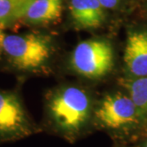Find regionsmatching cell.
I'll return each instance as SVG.
<instances>
[{
  "mask_svg": "<svg viewBox=\"0 0 147 147\" xmlns=\"http://www.w3.org/2000/svg\"><path fill=\"white\" fill-rule=\"evenodd\" d=\"M34 131V127L18 95L0 90V142L20 140Z\"/></svg>",
  "mask_w": 147,
  "mask_h": 147,
  "instance_id": "obj_5",
  "label": "cell"
},
{
  "mask_svg": "<svg viewBox=\"0 0 147 147\" xmlns=\"http://www.w3.org/2000/svg\"><path fill=\"white\" fill-rule=\"evenodd\" d=\"M47 107L54 126L67 136L77 135L84 129L92 111L88 95L74 86L57 91L51 96Z\"/></svg>",
  "mask_w": 147,
  "mask_h": 147,
  "instance_id": "obj_1",
  "label": "cell"
},
{
  "mask_svg": "<svg viewBox=\"0 0 147 147\" xmlns=\"http://www.w3.org/2000/svg\"><path fill=\"white\" fill-rule=\"evenodd\" d=\"M123 61L131 77H147V31L129 32L127 38Z\"/></svg>",
  "mask_w": 147,
  "mask_h": 147,
  "instance_id": "obj_6",
  "label": "cell"
},
{
  "mask_svg": "<svg viewBox=\"0 0 147 147\" xmlns=\"http://www.w3.org/2000/svg\"><path fill=\"white\" fill-rule=\"evenodd\" d=\"M6 34L3 32V30L0 28V55L3 54V40Z\"/></svg>",
  "mask_w": 147,
  "mask_h": 147,
  "instance_id": "obj_12",
  "label": "cell"
},
{
  "mask_svg": "<svg viewBox=\"0 0 147 147\" xmlns=\"http://www.w3.org/2000/svg\"><path fill=\"white\" fill-rule=\"evenodd\" d=\"M94 118L100 127L113 131L124 130L143 120L131 97L122 93L105 96L96 108Z\"/></svg>",
  "mask_w": 147,
  "mask_h": 147,
  "instance_id": "obj_4",
  "label": "cell"
},
{
  "mask_svg": "<svg viewBox=\"0 0 147 147\" xmlns=\"http://www.w3.org/2000/svg\"><path fill=\"white\" fill-rule=\"evenodd\" d=\"M105 8H114L119 2V0H98Z\"/></svg>",
  "mask_w": 147,
  "mask_h": 147,
  "instance_id": "obj_11",
  "label": "cell"
},
{
  "mask_svg": "<svg viewBox=\"0 0 147 147\" xmlns=\"http://www.w3.org/2000/svg\"><path fill=\"white\" fill-rule=\"evenodd\" d=\"M51 38L39 33L6 34L3 54L11 65L19 71L34 72L42 69L51 57Z\"/></svg>",
  "mask_w": 147,
  "mask_h": 147,
  "instance_id": "obj_2",
  "label": "cell"
},
{
  "mask_svg": "<svg viewBox=\"0 0 147 147\" xmlns=\"http://www.w3.org/2000/svg\"><path fill=\"white\" fill-rule=\"evenodd\" d=\"M31 0H0V28L4 30L22 21Z\"/></svg>",
  "mask_w": 147,
  "mask_h": 147,
  "instance_id": "obj_10",
  "label": "cell"
},
{
  "mask_svg": "<svg viewBox=\"0 0 147 147\" xmlns=\"http://www.w3.org/2000/svg\"><path fill=\"white\" fill-rule=\"evenodd\" d=\"M145 147H147V142L146 143V145H145Z\"/></svg>",
  "mask_w": 147,
  "mask_h": 147,
  "instance_id": "obj_13",
  "label": "cell"
},
{
  "mask_svg": "<svg viewBox=\"0 0 147 147\" xmlns=\"http://www.w3.org/2000/svg\"><path fill=\"white\" fill-rule=\"evenodd\" d=\"M70 65L76 73L84 78H103L114 66L113 47L105 39L92 38L83 41L74 49Z\"/></svg>",
  "mask_w": 147,
  "mask_h": 147,
  "instance_id": "obj_3",
  "label": "cell"
},
{
  "mask_svg": "<svg viewBox=\"0 0 147 147\" xmlns=\"http://www.w3.org/2000/svg\"><path fill=\"white\" fill-rule=\"evenodd\" d=\"M64 0H31L22 21L30 25H45L61 15Z\"/></svg>",
  "mask_w": 147,
  "mask_h": 147,
  "instance_id": "obj_8",
  "label": "cell"
},
{
  "mask_svg": "<svg viewBox=\"0 0 147 147\" xmlns=\"http://www.w3.org/2000/svg\"><path fill=\"white\" fill-rule=\"evenodd\" d=\"M120 84L127 91L143 120L147 121V77L126 78L121 79Z\"/></svg>",
  "mask_w": 147,
  "mask_h": 147,
  "instance_id": "obj_9",
  "label": "cell"
},
{
  "mask_svg": "<svg viewBox=\"0 0 147 147\" xmlns=\"http://www.w3.org/2000/svg\"><path fill=\"white\" fill-rule=\"evenodd\" d=\"M69 11L74 23L84 30L99 28L105 19V7L98 0H70Z\"/></svg>",
  "mask_w": 147,
  "mask_h": 147,
  "instance_id": "obj_7",
  "label": "cell"
}]
</instances>
